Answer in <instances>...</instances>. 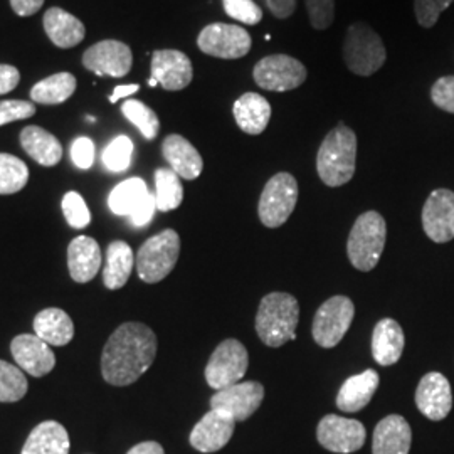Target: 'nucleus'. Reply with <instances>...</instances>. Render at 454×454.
<instances>
[{
    "instance_id": "1",
    "label": "nucleus",
    "mask_w": 454,
    "mask_h": 454,
    "mask_svg": "<svg viewBox=\"0 0 454 454\" xmlns=\"http://www.w3.org/2000/svg\"><path fill=\"white\" fill-rule=\"evenodd\" d=\"M157 347V335L150 326L137 322L120 325L103 348V379L116 387L137 382L153 364Z\"/></svg>"
},
{
    "instance_id": "2",
    "label": "nucleus",
    "mask_w": 454,
    "mask_h": 454,
    "mask_svg": "<svg viewBox=\"0 0 454 454\" xmlns=\"http://www.w3.org/2000/svg\"><path fill=\"white\" fill-rule=\"evenodd\" d=\"M357 137L343 123L337 125L325 137L318 155L317 172L328 187H340L350 182L356 174Z\"/></svg>"
},
{
    "instance_id": "3",
    "label": "nucleus",
    "mask_w": 454,
    "mask_h": 454,
    "mask_svg": "<svg viewBox=\"0 0 454 454\" xmlns=\"http://www.w3.org/2000/svg\"><path fill=\"white\" fill-rule=\"evenodd\" d=\"M300 320L298 300L290 293H270L261 300L256 315V332L261 341L278 348L296 339Z\"/></svg>"
},
{
    "instance_id": "4",
    "label": "nucleus",
    "mask_w": 454,
    "mask_h": 454,
    "mask_svg": "<svg viewBox=\"0 0 454 454\" xmlns=\"http://www.w3.org/2000/svg\"><path fill=\"white\" fill-rule=\"evenodd\" d=\"M387 238L386 219L379 212H364L350 231L347 253L358 271H372L380 260Z\"/></svg>"
},
{
    "instance_id": "5",
    "label": "nucleus",
    "mask_w": 454,
    "mask_h": 454,
    "mask_svg": "<svg viewBox=\"0 0 454 454\" xmlns=\"http://www.w3.org/2000/svg\"><path fill=\"white\" fill-rule=\"evenodd\" d=\"M386 58V46L371 26L356 22L348 27L343 43V59L352 73L371 76L384 66Z\"/></svg>"
},
{
    "instance_id": "6",
    "label": "nucleus",
    "mask_w": 454,
    "mask_h": 454,
    "mask_svg": "<svg viewBox=\"0 0 454 454\" xmlns=\"http://www.w3.org/2000/svg\"><path fill=\"white\" fill-rule=\"evenodd\" d=\"M180 254V238L174 229H165L142 244L137 253V273L148 285L159 283L172 273Z\"/></svg>"
},
{
    "instance_id": "7",
    "label": "nucleus",
    "mask_w": 454,
    "mask_h": 454,
    "mask_svg": "<svg viewBox=\"0 0 454 454\" xmlns=\"http://www.w3.org/2000/svg\"><path fill=\"white\" fill-rule=\"evenodd\" d=\"M298 202V182L288 172H279L266 182L260 197L261 223L266 227L283 226Z\"/></svg>"
},
{
    "instance_id": "8",
    "label": "nucleus",
    "mask_w": 454,
    "mask_h": 454,
    "mask_svg": "<svg viewBox=\"0 0 454 454\" xmlns=\"http://www.w3.org/2000/svg\"><path fill=\"white\" fill-rule=\"evenodd\" d=\"M356 317V307L347 296H332L317 309L311 333L315 341L324 348H333L347 335Z\"/></svg>"
},
{
    "instance_id": "9",
    "label": "nucleus",
    "mask_w": 454,
    "mask_h": 454,
    "mask_svg": "<svg viewBox=\"0 0 454 454\" xmlns=\"http://www.w3.org/2000/svg\"><path fill=\"white\" fill-rule=\"evenodd\" d=\"M249 356L243 343L227 339L212 352L206 367V380L214 390H223L241 382L247 372Z\"/></svg>"
},
{
    "instance_id": "10",
    "label": "nucleus",
    "mask_w": 454,
    "mask_h": 454,
    "mask_svg": "<svg viewBox=\"0 0 454 454\" xmlns=\"http://www.w3.org/2000/svg\"><path fill=\"white\" fill-rule=\"evenodd\" d=\"M256 84L276 93L300 88L307 82V67L288 54H273L262 58L253 71Z\"/></svg>"
},
{
    "instance_id": "11",
    "label": "nucleus",
    "mask_w": 454,
    "mask_h": 454,
    "mask_svg": "<svg viewBox=\"0 0 454 454\" xmlns=\"http://www.w3.org/2000/svg\"><path fill=\"white\" fill-rule=\"evenodd\" d=\"M251 35L244 27L223 22L204 27L197 37L199 49L204 54L219 59L244 58L251 51Z\"/></svg>"
},
{
    "instance_id": "12",
    "label": "nucleus",
    "mask_w": 454,
    "mask_h": 454,
    "mask_svg": "<svg viewBox=\"0 0 454 454\" xmlns=\"http://www.w3.org/2000/svg\"><path fill=\"white\" fill-rule=\"evenodd\" d=\"M365 438L367 433L362 422L335 414L325 416L317 427L318 442L332 453H356L364 446Z\"/></svg>"
},
{
    "instance_id": "13",
    "label": "nucleus",
    "mask_w": 454,
    "mask_h": 454,
    "mask_svg": "<svg viewBox=\"0 0 454 454\" xmlns=\"http://www.w3.org/2000/svg\"><path fill=\"white\" fill-rule=\"evenodd\" d=\"M262 399L264 387L260 382H238L226 389L215 390L211 397V409L223 411L236 422L246 421L260 409Z\"/></svg>"
},
{
    "instance_id": "14",
    "label": "nucleus",
    "mask_w": 454,
    "mask_h": 454,
    "mask_svg": "<svg viewBox=\"0 0 454 454\" xmlns=\"http://www.w3.org/2000/svg\"><path fill=\"white\" fill-rule=\"evenodd\" d=\"M422 227L427 238L442 244L454 238V192L448 189L433 191L422 207Z\"/></svg>"
},
{
    "instance_id": "15",
    "label": "nucleus",
    "mask_w": 454,
    "mask_h": 454,
    "mask_svg": "<svg viewBox=\"0 0 454 454\" xmlns=\"http://www.w3.org/2000/svg\"><path fill=\"white\" fill-rule=\"evenodd\" d=\"M82 65L98 76L123 78L130 73L133 54L125 43L101 41L84 52Z\"/></svg>"
},
{
    "instance_id": "16",
    "label": "nucleus",
    "mask_w": 454,
    "mask_h": 454,
    "mask_svg": "<svg viewBox=\"0 0 454 454\" xmlns=\"http://www.w3.org/2000/svg\"><path fill=\"white\" fill-rule=\"evenodd\" d=\"M152 78H155L167 91H180L194 78L192 63L177 49L155 51L152 56Z\"/></svg>"
},
{
    "instance_id": "17",
    "label": "nucleus",
    "mask_w": 454,
    "mask_h": 454,
    "mask_svg": "<svg viewBox=\"0 0 454 454\" xmlns=\"http://www.w3.org/2000/svg\"><path fill=\"white\" fill-rule=\"evenodd\" d=\"M416 406L427 419L442 421L453 407L450 380L442 373H426L416 389Z\"/></svg>"
},
{
    "instance_id": "18",
    "label": "nucleus",
    "mask_w": 454,
    "mask_h": 454,
    "mask_svg": "<svg viewBox=\"0 0 454 454\" xmlns=\"http://www.w3.org/2000/svg\"><path fill=\"white\" fill-rule=\"evenodd\" d=\"M11 354L19 369L26 371L33 377H44L56 365V357L51 350V345L37 335H17L11 343Z\"/></svg>"
},
{
    "instance_id": "19",
    "label": "nucleus",
    "mask_w": 454,
    "mask_h": 454,
    "mask_svg": "<svg viewBox=\"0 0 454 454\" xmlns=\"http://www.w3.org/2000/svg\"><path fill=\"white\" fill-rule=\"evenodd\" d=\"M236 421L223 411L211 409L191 433V444L200 453H215L223 450L234 434Z\"/></svg>"
},
{
    "instance_id": "20",
    "label": "nucleus",
    "mask_w": 454,
    "mask_h": 454,
    "mask_svg": "<svg viewBox=\"0 0 454 454\" xmlns=\"http://www.w3.org/2000/svg\"><path fill=\"white\" fill-rule=\"evenodd\" d=\"M411 442L409 422L399 414H392L375 426L372 454H409Z\"/></svg>"
},
{
    "instance_id": "21",
    "label": "nucleus",
    "mask_w": 454,
    "mask_h": 454,
    "mask_svg": "<svg viewBox=\"0 0 454 454\" xmlns=\"http://www.w3.org/2000/svg\"><path fill=\"white\" fill-rule=\"evenodd\" d=\"M163 159L170 168L185 180H195L204 168V160L195 146L180 135H168L162 144Z\"/></svg>"
},
{
    "instance_id": "22",
    "label": "nucleus",
    "mask_w": 454,
    "mask_h": 454,
    "mask_svg": "<svg viewBox=\"0 0 454 454\" xmlns=\"http://www.w3.org/2000/svg\"><path fill=\"white\" fill-rule=\"evenodd\" d=\"M404 345L406 339L403 326L395 320L382 318L375 325L372 333V356L379 365L389 367L397 364L403 357Z\"/></svg>"
},
{
    "instance_id": "23",
    "label": "nucleus",
    "mask_w": 454,
    "mask_h": 454,
    "mask_svg": "<svg viewBox=\"0 0 454 454\" xmlns=\"http://www.w3.org/2000/svg\"><path fill=\"white\" fill-rule=\"evenodd\" d=\"M69 275L76 283H88L101 268L99 244L88 236H78L67 247Z\"/></svg>"
},
{
    "instance_id": "24",
    "label": "nucleus",
    "mask_w": 454,
    "mask_h": 454,
    "mask_svg": "<svg viewBox=\"0 0 454 454\" xmlns=\"http://www.w3.org/2000/svg\"><path fill=\"white\" fill-rule=\"evenodd\" d=\"M380 377L373 369L348 377L337 394V406L343 412H358L369 406L379 389Z\"/></svg>"
},
{
    "instance_id": "25",
    "label": "nucleus",
    "mask_w": 454,
    "mask_h": 454,
    "mask_svg": "<svg viewBox=\"0 0 454 454\" xmlns=\"http://www.w3.org/2000/svg\"><path fill=\"white\" fill-rule=\"evenodd\" d=\"M232 114L236 118L238 127L247 135H261L266 130L270 120H271V105L264 97L258 93H244L238 98Z\"/></svg>"
},
{
    "instance_id": "26",
    "label": "nucleus",
    "mask_w": 454,
    "mask_h": 454,
    "mask_svg": "<svg viewBox=\"0 0 454 454\" xmlns=\"http://www.w3.org/2000/svg\"><path fill=\"white\" fill-rule=\"evenodd\" d=\"M43 22L49 39L58 48H74L84 39L86 29L82 20L59 7H51Z\"/></svg>"
},
{
    "instance_id": "27",
    "label": "nucleus",
    "mask_w": 454,
    "mask_h": 454,
    "mask_svg": "<svg viewBox=\"0 0 454 454\" xmlns=\"http://www.w3.org/2000/svg\"><path fill=\"white\" fill-rule=\"evenodd\" d=\"M20 454H69V434L58 421L37 424Z\"/></svg>"
},
{
    "instance_id": "28",
    "label": "nucleus",
    "mask_w": 454,
    "mask_h": 454,
    "mask_svg": "<svg viewBox=\"0 0 454 454\" xmlns=\"http://www.w3.org/2000/svg\"><path fill=\"white\" fill-rule=\"evenodd\" d=\"M20 145L33 160L44 167H54L63 159V146L59 140L52 133L35 125L22 130Z\"/></svg>"
},
{
    "instance_id": "29",
    "label": "nucleus",
    "mask_w": 454,
    "mask_h": 454,
    "mask_svg": "<svg viewBox=\"0 0 454 454\" xmlns=\"http://www.w3.org/2000/svg\"><path fill=\"white\" fill-rule=\"evenodd\" d=\"M34 332L49 345L63 347L73 340L74 325L71 317L63 309H46L35 315Z\"/></svg>"
},
{
    "instance_id": "30",
    "label": "nucleus",
    "mask_w": 454,
    "mask_h": 454,
    "mask_svg": "<svg viewBox=\"0 0 454 454\" xmlns=\"http://www.w3.org/2000/svg\"><path fill=\"white\" fill-rule=\"evenodd\" d=\"M133 251L125 241H114L106 251V266L103 271V281L108 290H120L127 285L133 271Z\"/></svg>"
},
{
    "instance_id": "31",
    "label": "nucleus",
    "mask_w": 454,
    "mask_h": 454,
    "mask_svg": "<svg viewBox=\"0 0 454 454\" xmlns=\"http://www.w3.org/2000/svg\"><path fill=\"white\" fill-rule=\"evenodd\" d=\"M76 91V78L71 73H58L34 84L31 98L39 105H59Z\"/></svg>"
},
{
    "instance_id": "32",
    "label": "nucleus",
    "mask_w": 454,
    "mask_h": 454,
    "mask_svg": "<svg viewBox=\"0 0 454 454\" xmlns=\"http://www.w3.org/2000/svg\"><path fill=\"white\" fill-rule=\"evenodd\" d=\"M146 195H148V189L145 182L138 177H133L114 187L108 197V206L116 215L130 217Z\"/></svg>"
},
{
    "instance_id": "33",
    "label": "nucleus",
    "mask_w": 454,
    "mask_h": 454,
    "mask_svg": "<svg viewBox=\"0 0 454 454\" xmlns=\"http://www.w3.org/2000/svg\"><path fill=\"white\" fill-rule=\"evenodd\" d=\"M155 200L162 212L177 209L184 200V187L180 177L172 168H159L155 172Z\"/></svg>"
},
{
    "instance_id": "34",
    "label": "nucleus",
    "mask_w": 454,
    "mask_h": 454,
    "mask_svg": "<svg viewBox=\"0 0 454 454\" xmlns=\"http://www.w3.org/2000/svg\"><path fill=\"white\" fill-rule=\"evenodd\" d=\"M29 180L27 165L9 153H0V195L16 194Z\"/></svg>"
},
{
    "instance_id": "35",
    "label": "nucleus",
    "mask_w": 454,
    "mask_h": 454,
    "mask_svg": "<svg viewBox=\"0 0 454 454\" xmlns=\"http://www.w3.org/2000/svg\"><path fill=\"white\" fill-rule=\"evenodd\" d=\"M121 114L133 123L146 140H153L160 131V120L157 114L138 99H127L121 106Z\"/></svg>"
},
{
    "instance_id": "36",
    "label": "nucleus",
    "mask_w": 454,
    "mask_h": 454,
    "mask_svg": "<svg viewBox=\"0 0 454 454\" xmlns=\"http://www.w3.org/2000/svg\"><path fill=\"white\" fill-rule=\"evenodd\" d=\"M27 379L16 365L0 360V403H17L27 392Z\"/></svg>"
},
{
    "instance_id": "37",
    "label": "nucleus",
    "mask_w": 454,
    "mask_h": 454,
    "mask_svg": "<svg viewBox=\"0 0 454 454\" xmlns=\"http://www.w3.org/2000/svg\"><path fill=\"white\" fill-rule=\"evenodd\" d=\"M131 155H133V142L129 137L120 135L105 148L103 163L110 172L120 174L130 167Z\"/></svg>"
},
{
    "instance_id": "38",
    "label": "nucleus",
    "mask_w": 454,
    "mask_h": 454,
    "mask_svg": "<svg viewBox=\"0 0 454 454\" xmlns=\"http://www.w3.org/2000/svg\"><path fill=\"white\" fill-rule=\"evenodd\" d=\"M63 212L67 224L74 229H82L91 223V214L78 192H67L63 199Z\"/></svg>"
},
{
    "instance_id": "39",
    "label": "nucleus",
    "mask_w": 454,
    "mask_h": 454,
    "mask_svg": "<svg viewBox=\"0 0 454 454\" xmlns=\"http://www.w3.org/2000/svg\"><path fill=\"white\" fill-rule=\"evenodd\" d=\"M224 11L227 16L238 22H243L246 26H256L262 19L258 4L253 0H223Z\"/></svg>"
},
{
    "instance_id": "40",
    "label": "nucleus",
    "mask_w": 454,
    "mask_h": 454,
    "mask_svg": "<svg viewBox=\"0 0 454 454\" xmlns=\"http://www.w3.org/2000/svg\"><path fill=\"white\" fill-rule=\"evenodd\" d=\"M309 22L315 29L325 31L335 19V0H305Z\"/></svg>"
},
{
    "instance_id": "41",
    "label": "nucleus",
    "mask_w": 454,
    "mask_h": 454,
    "mask_svg": "<svg viewBox=\"0 0 454 454\" xmlns=\"http://www.w3.org/2000/svg\"><path fill=\"white\" fill-rule=\"evenodd\" d=\"M454 0H414V12L419 26L429 29Z\"/></svg>"
},
{
    "instance_id": "42",
    "label": "nucleus",
    "mask_w": 454,
    "mask_h": 454,
    "mask_svg": "<svg viewBox=\"0 0 454 454\" xmlns=\"http://www.w3.org/2000/svg\"><path fill=\"white\" fill-rule=\"evenodd\" d=\"M35 114V106L29 101H20V99H9V101H0V127L31 118Z\"/></svg>"
},
{
    "instance_id": "43",
    "label": "nucleus",
    "mask_w": 454,
    "mask_h": 454,
    "mask_svg": "<svg viewBox=\"0 0 454 454\" xmlns=\"http://www.w3.org/2000/svg\"><path fill=\"white\" fill-rule=\"evenodd\" d=\"M431 99L439 110L454 114V76H442L431 88Z\"/></svg>"
},
{
    "instance_id": "44",
    "label": "nucleus",
    "mask_w": 454,
    "mask_h": 454,
    "mask_svg": "<svg viewBox=\"0 0 454 454\" xmlns=\"http://www.w3.org/2000/svg\"><path fill=\"white\" fill-rule=\"evenodd\" d=\"M71 159L78 168H82V170L91 168V165L95 162V144H93V140L88 138V137L76 138L71 145Z\"/></svg>"
},
{
    "instance_id": "45",
    "label": "nucleus",
    "mask_w": 454,
    "mask_h": 454,
    "mask_svg": "<svg viewBox=\"0 0 454 454\" xmlns=\"http://www.w3.org/2000/svg\"><path fill=\"white\" fill-rule=\"evenodd\" d=\"M157 211V200H155V194L146 195L145 199L142 200V204L135 209V212L130 215L131 224L137 227H145L146 224L152 223L153 214Z\"/></svg>"
},
{
    "instance_id": "46",
    "label": "nucleus",
    "mask_w": 454,
    "mask_h": 454,
    "mask_svg": "<svg viewBox=\"0 0 454 454\" xmlns=\"http://www.w3.org/2000/svg\"><path fill=\"white\" fill-rule=\"evenodd\" d=\"M20 82L19 69L11 65H0V95H7L16 90Z\"/></svg>"
},
{
    "instance_id": "47",
    "label": "nucleus",
    "mask_w": 454,
    "mask_h": 454,
    "mask_svg": "<svg viewBox=\"0 0 454 454\" xmlns=\"http://www.w3.org/2000/svg\"><path fill=\"white\" fill-rule=\"evenodd\" d=\"M266 5L276 19H288L296 9V0H266Z\"/></svg>"
},
{
    "instance_id": "48",
    "label": "nucleus",
    "mask_w": 454,
    "mask_h": 454,
    "mask_svg": "<svg viewBox=\"0 0 454 454\" xmlns=\"http://www.w3.org/2000/svg\"><path fill=\"white\" fill-rule=\"evenodd\" d=\"M44 0H11V7L17 16L29 17L39 12Z\"/></svg>"
},
{
    "instance_id": "49",
    "label": "nucleus",
    "mask_w": 454,
    "mask_h": 454,
    "mask_svg": "<svg viewBox=\"0 0 454 454\" xmlns=\"http://www.w3.org/2000/svg\"><path fill=\"white\" fill-rule=\"evenodd\" d=\"M127 454H165L162 446L155 441H145L137 446H133Z\"/></svg>"
},
{
    "instance_id": "50",
    "label": "nucleus",
    "mask_w": 454,
    "mask_h": 454,
    "mask_svg": "<svg viewBox=\"0 0 454 454\" xmlns=\"http://www.w3.org/2000/svg\"><path fill=\"white\" fill-rule=\"evenodd\" d=\"M140 90V86L138 84H123V86H116L114 90V93H112V97H110V103H116L118 99H121V98H129L133 95V93H137Z\"/></svg>"
},
{
    "instance_id": "51",
    "label": "nucleus",
    "mask_w": 454,
    "mask_h": 454,
    "mask_svg": "<svg viewBox=\"0 0 454 454\" xmlns=\"http://www.w3.org/2000/svg\"><path fill=\"white\" fill-rule=\"evenodd\" d=\"M157 84H159V82H157L155 78H152V76H150V80H148V86H150V88H155Z\"/></svg>"
}]
</instances>
